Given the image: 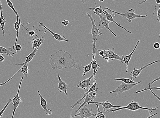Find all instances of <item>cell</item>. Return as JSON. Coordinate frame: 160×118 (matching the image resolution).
<instances>
[{
    "instance_id": "ba28073f",
    "label": "cell",
    "mask_w": 160,
    "mask_h": 118,
    "mask_svg": "<svg viewBox=\"0 0 160 118\" xmlns=\"http://www.w3.org/2000/svg\"><path fill=\"white\" fill-rule=\"evenodd\" d=\"M138 84H127L122 82V83L118 86L116 89L114 91L110 92L109 93L111 94V93H117L116 95L118 96L122 94L124 92L129 91V90L133 88L135 86Z\"/></svg>"
},
{
    "instance_id": "52a82bcc",
    "label": "cell",
    "mask_w": 160,
    "mask_h": 118,
    "mask_svg": "<svg viewBox=\"0 0 160 118\" xmlns=\"http://www.w3.org/2000/svg\"><path fill=\"white\" fill-rule=\"evenodd\" d=\"M98 89H96L95 91L91 92L88 93L87 95L85 96L84 99V102L83 103L81 106H79V107L77 110L71 112L70 113V118H73V116L75 115L77 111H78L80 109L82 106H83L85 105H86V104L90 101H93L94 99L96 97Z\"/></svg>"
},
{
    "instance_id": "277c9868",
    "label": "cell",
    "mask_w": 160,
    "mask_h": 118,
    "mask_svg": "<svg viewBox=\"0 0 160 118\" xmlns=\"http://www.w3.org/2000/svg\"><path fill=\"white\" fill-rule=\"evenodd\" d=\"M95 50L98 51L99 55L107 60V62L114 59L119 60L121 62L122 61L123 59L119 55L115 53L114 48H109L107 50H98L96 48Z\"/></svg>"
},
{
    "instance_id": "e0dca14e",
    "label": "cell",
    "mask_w": 160,
    "mask_h": 118,
    "mask_svg": "<svg viewBox=\"0 0 160 118\" xmlns=\"http://www.w3.org/2000/svg\"><path fill=\"white\" fill-rule=\"evenodd\" d=\"M37 92L40 98V104L41 107L43 109L46 115H52V111L51 110L48 109L46 108L47 102L46 100L45 99H44L42 95H41L39 90H38Z\"/></svg>"
},
{
    "instance_id": "836d02e7",
    "label": "cell",
    "mask_w": 160,
    "mask_h": 118,
    "mask_svg": "<svg viewBox=\"0 0 160 118\" xmlns=\"http://www.w3.org/2000/svg\"><path fill=\"white\" fill-rule=\"evenodd\" d=\"M158 89V90H160V88L155 87H151V86L150 87H148V88H145V89H143L142 90H139V91H137L136 92V93H139L143 92V91H146V90H150V89Z\"/></svg>"
},
{
    "instance_id": "c3c4849f",
    "label": "cell",
    "mask_w": 160,
    "mask_h": 118,
    "mask_svg": "<svg viewBox=\"0 0 160 118\" xmlns=\"http://www.w3.org/2000/svg\"><path fill=\"white\" fill-rule=\"evenodd\" d=\"M1 2V1H0V2Z\"/></svg>"
},
{
    "instance_id": "e575fe53",
    "label": "cell",
    "mask_w": 160,
    "mask_h": 118,
    "mask_svg": "<svg viewBox=\"0 0 160 118\" xmlns=\"http://www.w3.org/2000/svg\"><path fill=\"white\" fill-rule=\"evenodd\" d=\"M22 48L21 46L19 44H16L15 46H13V49L15 51V54L17 53V52L20 51Z\"/></svg>"
},
{
    "instance_id": "d590c367",
    "label": "cell",
    "mask_w": 160,
    "mask_h": 118,
    "mask_svg": "<svg viewBox=\"0 0 160 118\" xmlns=\"http://www.w3.org/2000/svg\"><path fill=\"white\" fill-rule=\"evenodd\" d=\"M20 70H21V69L18 71L17 72H16V73L14 75H13V76L12 78L10 79L9 80H7L6 82H4V83H0V86H3V85L7 83V82H9V81H10L11 79H12L16 75V74H17L18 73V72H19V71H20Z\"/></svg>"
},
{
    "instance_id": "83f0119b",
    "label": "cell",
    "mask_w": 160,
    "mask_h": 118,
    "mask_svg": "<svg viewBox=\"0 0 160 118\" xmlns=\"http://www.w3.org/2000/svg\"><path fill=\"white\" fill-rule=\"evenodd\" d=\"M153 15L155 16L157 18V20L160 22V7L159 4H157L155 6V10L152 12Z\"/></svg>"
},
{
    "instance_id": "7402d4cb",
    "label": "cell",
    "mask_w": 160,
    "mask_h": 118,
    "mask_svg": "<svg viewBox=\"0 0 160 118\" xmlns=\"http://www.w3.org/2000/svg\"><path fill=\"white\" fill-rule=\"evenodd\" d=\"M16 15L17 16V19H16L15 23L14 24V28L16 32V37L15 45L13 46H15L16 45V43H17L19 36V32H20V25L21 24L20 16H19L18 14Z\"/></svg>"
},
{
    "instance_id": "d6a6232c",
    "label": "cell",
    "mask_w": 160,
    "mask_h": 118,
    "mask_svg": "<svg viewBox=\"0 0 160 118\" xmlns=\"http://www.w3.org/2000/svg\"><path fill=\"white\" fill-rule=\"evenodd\" d=\"M12 99H10L8 100V102L6 104V105H5L3 109H2V111H1V112H0V118H1V117H3V116L2 114L4 113V112L5 110V109H6L7 108V106H9V104L12 102Z\"/></svg>"
},
{
    "instance_id": "4fadbf2b",
    "label": "cell",
    "mask_w": 160,
    "mask_h": 118,
    "mask_svg": "<svg viewBox=\"0 0 160 118\" xmlns=\"http://www.w3.org/2000/svg\"><path fill=\"white\" fill-rule=\"evenodd\" d=\"M90 104H97L100 105L103 107L104 110L105 112L106 111L110 110V109L115 108H118L122 107L123 106H114L112 105L107 100L104 102H99L98 101H90L87 103L86 105H89Z\"/></svg>"
},
{
    "instance_id": "7bdbcfd3",
    "label": "cell",
    "mask_w": 160,
    "mask_h": 118,
    "mask_svg": "<svg viewBox=\"0 0 160 118\" xmlns=\"http://www.w3.org/2000/svg\"><path fill=\"white\" fill-rule=\"evenodd\" d=\"M158 114V113H155V114H153V115H150L147 118H151V117H152L155 116H156V115Z\"/></svg>"
},
{
    "instance_id": "484cf974",
    "label": "cell",
    "mask_w": 160,
    "mask_h": 118,
    "mask_svg": "<svg viewBox=\"0 0 160 118\" xmlns=\"http://www.w3.org/2000/svg\"><path fill=\"white\" fill-rule=\"evenodd\" d=\"M114 80L115 81H121L124 82V83L127 84H135L137 83L139 84L142 82L141 81H140L139 82H136L131 80L130 79L125 78H116L114 79Z\"/></svg>"
},
{
    "instance_id": "f1b7e54d",
    "label": "cell",
    "mask_w": 160,
    "mask_h": 118,
    "mask_svg": "<svg viewBox=\"0 0 160 118\" xmlns=\"http://www.w3.org/2000/svg\"><path fill=\"white\" fill-rule=\"evenodd\" d=\"M29 63L25 65H24L21 68V72L23 74L24 76L26 77V78H27L29 76Z\"/></svg>"
},
{
    "instance_id": "ac0fdd59",
    "label": "cell",
    "mask_w": 160,
    "mask_h": 118,
    "mask_svg": "<svg viewBox=\"0 0 160 118\" xmlns=\"http://www.w3.org/2000/svg\"><path fill=\"white\" fill-rule=\"evenodd\" d=\"M97 85V84L96 82L95 83H94L91 86L90 88L89 89L88 91L84 94V96L83 97L77 101V102L73 104V105H72L71 106V108L73 109L76 106H77V105H81V103L83 102V101L84 99V98L87 95L88 93L95 91L96 89H98L96 87Z\"/></svg>"
},
{
    "instance_id": "30bf717a",
    "label": "cell",
    "mask_w": 160,
    "mask_h": 118,
    "mask_svg": "<svg viewBox=\"0 0 160 118\" xmlns=\"http://www.w3.org/2000/svg\"><path fill=\"white\" fill-rule=\"evenodd\" d=\"M158 62H160V60H157L156 61L151 62L150 64L141 67L139 69H137L136 68H134V69L131 71V73L129 74L130 76H131V80L134 81L135 79L138 77L139 76L140 73H141V71L145 69V68L148 67L149 66Z\"/></svg>"
},
{
    "instance_id": "9a60e30c",
    "label": "cell",
    "mask_w": 160,
    "mask_h": 118,
    "mask_svg": "<svg viewBox=\"0 0 160 118\" xmlns=\"http://www.w3.org/2000/svg\"><path fill=\"white\" fill-rule=\"evenodd\" d=\"M40 26L43 27V29H46L49 32L53 35L54 39L59 42H62V41H64L66 42H68V40L66 39V37L63 35H60L59 34L55 33L52 32L50 29H49L47 27L44 23H39Z\"/></svg>"
},
{
    "instance_id": "f6af8a7d",
    "label": "cell",
    "mask_w": 160,
    "mask_h": 118,
    "mask_svg": "<svg viewBox=\"0 0 160 118\" xmlns=\"http://www.w3.org/2000/svg\"><path fill=\"white\" fill-rule=\"evenodd\" d=\"M156 2L158 4H160V0H156Z\"/></svg>"
},
{
    "instance_id": "7a4b0ae2",
    "label": "cell",
    "mask_w": 160,
    "mask_h": 118,
    "mask_svg": "<svg viewBox=\"0 0 160 118\" xmlns=\"http://www.w3.org/2000/svg\"><path fill=\"white\" fill-rule=\"evenodd\" d=\"M87 15L89 17L92 25V28L91 31L90 32V34L92 35V43L93 45V58L95 59L96 56L95 49L96 45L97 38L100 36L103 33L99 31L97 26L95 24L96 21L93 19L92 15L88 13H87Z\"/></svg>"
},
{
    "instance_id": "d4e9b609",
    "label": "cell",
    "mask_w": 160,
    "mask_h": 118,
    "mask_svg": "<svg viewBox=\"0 0 160 118\" xmlns=\"http://www.w3.org/2000/svg\"><path fill=\"white\" fill-rule=\"evenodd\" d=\"M95 59L93 58V62L92 64V68L94 70L93 73H94V75L93 77L94 83H95V82H96V74L98 70L99 69V68L100 67V66L97 64V63Z\"/></svg>"
},
{
    "instance_id": "f546056e",
    "label": "cell",
    "mask_w": 160,
    "mask_h": 118,
    "mask_svg": "<svg viewBox=\"0 0 160 118\" xmlns=\"http://www.w3.org/2000/svg\"><path fill=\"white\" fill-rule=\"evenodd\" d=\"M96 109L97 110V113L96 114L95 118H107L106 114H104L101 112L99 109L98 104H96Z\"/></svg>"
},
{
    "instance_id": "1f68e13d",
    "label": "cell",
    "mask_w": 160,
    "mask_h": 118,
    "mask_svg": "<svg viewBox=\"0 0 160 118\" xmlns=\"http://www.w3.org/2000/svg\"><path fill=\"white\" fill-rule=\"evenodd\" d=\"M6 1L8 6H9L11 9L15 13L16 15H17L18 14L17 12H16V11L15 9V8L14 7L13 4L12 2H11L10 0H6Z\"/></svg>"
},
{
    "instance_id": "4dcf8cb0",
    "label": "cell",
    "mask_w": 160,
    "mask_h": 118,
    "mask_svg": "<svg viewBox=\"0 0 160 118\" xmlns=\"http://www.w3.org/2000/svg\"><path fill=\"white\" fill-rule=\"evenodd\" d=\"M92 62L93 60H92V61L90 62V64L87 66H85L83 67L84 72L82 74V76H84L86 75V74L87 72H90V71L91 70Z\"/></svg>"
},
{
    "instance_id": "ab89813d",
    "label": "cell",
    "mask_w": 160,
    "mask_h": 118,
    "mask_svg": "<svg viewBox=\"0 0 160 118\" xmlns=\"http://www.w3.org/2000/svg\"><path fill=\"white\" fill-rule=\"evenodd\" d=\"M160 80V77H158V78H157L155 79H154V80L153 81H152V82H150V83H149L148 84V86H149L148 87H150L151 86V85L152 84H153V83H154V82H156V81H158V80Z\"/></svg>"
},
{
    "instance_id": "2e32d148",
    "label": "cell",
    "mask_w": 160,
    "mask_h": 118,
    "mask_svg": "<svg viewBox=\"0 0 160 118\" xmlns=\"http://www.w3.org/2000/svg\"><path fill=\"white\" fill-rule=\"evenodd\" d=\"M56 76L59 81V83L58 86L59 91L60 93L64 92L66 96H67L68 94L67 93V87L68 86L67 83L62 80L59 74H57Z\"/></svg>"
},
{
    "instance_id": "6da1fadb",
    "label": "cell",
    "mask_w": 160,
    "mask_h": 118,
    "mask_svg": "<svg viewBox=\"0 0 160 118\" xmlns=\"http://www.w3.org/2000/svg\"><path fill=\"white\" fill-rule=\"evenodd\" d=\"M49 64L53 69L63 70L73 68L80 70V66L68 52L61 50L51 55Z\"/></svg>"
},
{
    "instance_id": "bcb514c9",
    "label": "cell",
    "mask_w": 160,
    "mask_h": 118,
    "mask_svg": "<svg viewBox=\"0 0 160 118\" xmlns=\"http://www.w3.org/2000/svg\"><path fill=\"white\" fill-rule=\"evenodd\" d=\"M147 1V0H145V1L142 2H141H141L140 3H139V5H140V4H142V3H143V2H145L146 1Z\"/></svg>"
},
{
    "instance_id": "7dc6e473",
    "label": "cell",
    "mask_w": 160,
    "mask_h": 118,
    "mask_svg": "<svg viewBox=\"0 0 160 118\" xmlns=\"http://www.w3.org/2000/svg\"><path fill=\"white\" fill-rule=\"evenodd\" d=\"M99 1L101 2H103L104 1V0H99Z\"/></svg>"
},
{
    "instance_id": "7c38bea8",
    "label": "cell",
    "mask_w": 160,
    "mask_h": 118,
    "mask_svg": "<svg viewBox=\"0 0 160 118\" xmlns=\"http://www.w3.org/2000/svg\"><path fill=\"white\" fill-rule=\"evenodd\" d=\"M97 15L100 19V21L99 23V26L100 27V28L102 29H103L104 27H105V28L108 29L112 34L114 35L115 36L117 37V35L114 33V32H113L109 27V23H113L112 22L107 20L106 18L104 17V16L102 15Z\"/></svg>"
},
{
    "instance_id": "d6986e66",
    "label": "cell",
    "mask_w": 160,
    "mask_h": 118,
    "mask_svg": "<svg viewBox=\"0 0 160 118\" xmlns=\"http://www.w3.org/2000/svg\"><path fill=\"white\" fill-rule=\"evenodd\" d=\"M45 41V38L43 37L36 39H34V38L32 37V40L31 42L32 43L31 50L39 48Z\"/></svg>"
},
{
    "instance_id": "8d00e7d4",
    "label": "cell",
    "mask_w": 160,
    "mask_h": 118,
    "mask_svg": "<svg viewBox=\"0 0 160 118\" xmlns=\"http://www.w3.org/2000/svg\"><path fill=\"white\" fill-rule=\"evenodd\" d=\"M153 47L156 49H159L160 47V44L158 42H155L153 45Z\"/></svg>"
},
{
    "instance_id": "8992f818",
    "label": "cell",
    "mask_w": 160,
    "mask_h": 118,
    "mask_svg": "<svg viewBox=\"0 0 160 118\" xmlns=\"http://www.w3.org/2000/svg\"><path fill=\"white\" fill-rule=\"evenodd\" d=\"M92 111V108H88L86 105H85L77 111L73 117L78 116L82 118H89L92 116L95 117L96 114L93 113Z\"/></svg>"
},
{
    "instance_id": "b9f144b4",
    "label": "cell",
    "mask_w": 160,
    "mask_h": 118,
    "mask_svg": "<svg viewBox=\"0 0 160 118\" xmlns=\"http://www.w3.org/2000/svg\"><path fill=\"white\" fill-rule=\"evenodd\" d=\"M151 90V93H152V94H153V95H154V96H155V97H156L158 99V100L159 101H160V98L158 96H157V95H156L155 93H154L152 91V89H150V90Z\"/></svg>"
},
{
    "instance_id": "f35d334b",
    "label": "cell",
    "mask_w": 160,
    "mask_h": 118,
    "mask_svg": "<svg viewBox=\"0 0 160 118\" xmlns=\"http://www.w3.org/2000/svg\"><path fill=\"white\" fill-rule=\"evenodd\" d=\"M70 22V21H69L67 20H65L62 22V24L63 25L65 26H66L68 25V24Z\"/></svg>"
},
{
    "instance_id": "cb8c5ba5",
    "label": "cell",
    "mask_w": 160,
    "mask_h": 118,
    "mask_svg": "<svg viewBox=\"0 0 160 118\" xmlns=\"http://www.w3.org/2000/svg\"><path fill=\"white\" fill-rule=\"evenodd\" d=\"M0 11H1V16H0V25L1 26V28L3 33V35H5V25L6 21L5 19L4 18L3 14V10L2 7L1 2L0 3Z\"/></svg>"
},
{
    "instance_id": "60d3db41",
    "label": "cell",
    "mask_w": 160,
    "mask_h": 118,
    "mask_svg": "<svg viewBox=\"0 0 160 118\" xmlns=\"http://www.w3.org/2000/svg\"><path fill=\"white\" fill-rule=\"evenodd\" d=\"M5 59L2 54H0V62H3L5 60Z\"/></svg>"
},
{
    "instance_id": "ee69618b",
    "label": "cell",
    "mask_w": 160,
    "mask_h": 118,
    "mask_svg": "<svg viewBox=\"0 0 160 118\" xmlns=\"http://www.w3.org/2000/svg\"><path fill=\"white\" fill-rule=\"evenodd\" d=\"M90 0H81V1L84 4H86Z\"/></svg>"
},
{
    "instance_id": "3957f363",
    "label": "cell",
    "mask_w": 160,
    "mask_h": 118,
    "mask_svg": "<svg viewBox=\"0 0 160 118\" xmlns=\"http://www.w3.org/2000/svg\"><path fill=\"white\" fill-rule=\"evenodd\" d=\"M158 108V106H156L155 108H145L143 107L140 106L138 103L135 101L132 100L131 102L128 104V105L126 106H123L122 107L116 108L112 110H108L105 111L107 112H116L119 110H121L123 109H128L129 110H131L133 111H137L139 110H147L148 111L150 115H151V113L153 111H156L157 109Z\"/></svg>"
},
{
    "instance_id": "44dd1931",
    "label": "cell",
    "mask_w": 160,
    "mask_h": 118,
    "mask_svg": "<svg viewBox=\"0 0 160 118\" xmlns=\"http://www.w3.org/2000/svg\"><path fill=\"white\" fill-rule=\"evenodd\" d=\"M103 11L105 13L104 15H106V18L107 20L112 22L113 23H114L118 27H120V28H122L124 30H125L126 32L132 34V32H131L128 31V30L125 28V27L121 26L119 24L117 23V22H116L115 20H114V19H113L112 17V16L111 15H110V14L107 12V10L103 9Z\"/></svg>"
},
{
    "instance_id": "4316f807",
    "label": "cell",
    "mask_w": 160,
    "mask_h": 118,
    "mask_svg": "<svg viewBox=\"0 0 160 118\" xmlns=\"http://www.w3.org/2000/svg\"><path fill=\"white\" fill-rule=\"evenodd\" d=\"M96 6V8H90L89 9L92 11L96 15H101L102 13H104V12L103 11V9H102L101 6L97 7V6L95 2V0H94Z\"/></svg>"
},
{
    "instance_id": "ffe728a7",
    "label": "cell",
    "mask_w": 160,
    "mask_h": 118,
    "mask_svg": "<svg viewBox=\"0 0 160 118\" xmlns=\"http://www.w3.org/2000/svg\"><path fill=\"white\" fill-rule=\"evenodd\" d=\"M38 49L39 48L35 49L34 51L32 53L27 56L26 61L23 63V64H19L18 63H15V65L16 66H23L28 64L30 62L32 61V60L34 59Z\"/></svg>"
},
{
    "instance_id": "74e56055",
    "label": "cell",
    "mask_w": 160,
    "mask_h": 118,
    "mask_svg": "<svg viewBox=\"0 0 160 118\" xmlns=\"http://www.w3.org/2000/svg\"><path fill=\"white\" fill-rule=\"evenodd\" d=\"M29 35H30V36H31L32 38L33 37V36H34V35L36 34V33L35 32V31H33V30L32 31H29Z\"/></svg>"
},
{
    "instance_id": "8fae6325",
    "label": "cell",
    "mask_w": 160,
    "mask_h": 118,
    "mask_svg": "<svg viewBox=\"0 0 160 118\" xmlns=\"http://www.w3.org/2000/svg\"><path fill=\"white\" fill-rule=\"evenodd\" d=\"M94 75V73H93L89 78L85 79L83 81H80L79 84L76 86L77 87L80 88L84 90V94L88 91L91 85H92L90 84V82L91 79L93 78Z\"/></svg>"
},
{
    "instance_id": "9c48e42d",
    "label": "cell",
    "mask_w": 160,
    "mask_h": 118,
    "mask_svg": "<svg viewBox=\"0 0 160 118\" xmlns=\"http://www.w3.org/2000/svg\"><path fill=\"white\" fill-rule=\"evenodd\" d=\"M23 78V77H22L20 79V84H19L17 94L14 96L12 99V105L14 106V109L12 118H13L16 109H17L19 106L21 104L23 101L21 100V97H19V93H20L21 84L22 82Z\"/></svg>"
},
{
    "instance_id": "5b68a950",
    "label": "cell",
    "mask_w": 160,
    "mask_h": 118,
    "mask_svg": "<svg viewBox=\"0 0 160 118\" xmlns=\"http://www.w3.org/2000/svg\"><path fill=\"white\" fill-rule=\"evenodd\" d=\"M104 9L108 10L113 14H116L119 15L123 16V17L126 18L129 23H131L132 20L138 18H144L147 17V15H142L137 14L135 13L134 9H133V8L129 10L127 12L124 13H120L115 12V11H113L109 9L108 8H104Z\"/></svg>"
},
{
    "instance_id": "5bb4252c",
    "label": "cell",
    "mask_w": 160,
    "mask_h": 118,
    "mask_svg": "<svg viewBox=\"0 0 160 118\" xmlns=\"http://www.w3.org/2000/svg\"><path fill=\"white\" fill-rule=\"evenodd\" d=\"M140 42V41L138 40V41L136 43V46H135L134 48L133 49V51H132L131 53L128 55L124 56H121V58L123 59L122 61L121 62L122 63H125L126 64V73H128V65L129 62L130 61L131 59L132 58V56L133 55L134 52L136 50Z\"/></svg>"
},
{
    "instance_id": "603a6c76",
    "label": "cell",
    "mask_w": 160,
    "mask_h": 118,
    "mask_svg": "<svg viewBox=\"0 0 160 118\" xmlns=\"http://www.w3.org/2000/svg\"><path fill=\"white\" fill-rule=\"evenodd\" d=\"M0 54L6 55L9 57H12L14 53L12 52V49L11 48H5L0 46Z\"/></svg>"
}]
</instances>
